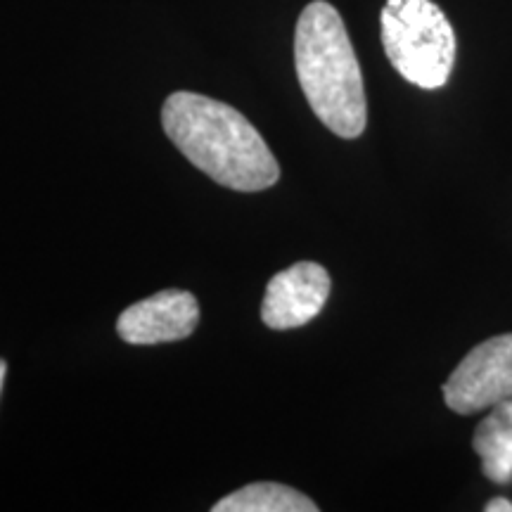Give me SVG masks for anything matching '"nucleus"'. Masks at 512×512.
<instances>
[{"label": "nucleus", "instance_id": "nucleus-3", "mask_svg": "<svg viewBox=\"0 0 512 512\" xmlns=\"http://www.w3.org/2000/svg\"><path fill=\"white\" fill-rule=\"evenodd\" d=\"M382 46L403 79L425 91L446 86L456 64V34L432 0H387Z\"/></svg>", "mask_w": 512, "mask_h": 512}, {"label": "nucleus", "instance_id": "nucleus-5", "mask_svg": "<svg viewBox=\"0 0 512 512\" xmlns=\"http://www.w3.org/2000/svg\"><path fill=\"white\" fill-rule=\"evenodd\" d=\"M330 275L316 261H299L275 273L266 285L261 320L271 330H294L311 323L330 297Z\"/></svg>", "mask_w": 512, "mask_h": 512}, {"label": "nucleus", "instance_id": "nucleus-8", "mask_svg": "<svg viewBox=\"0 0 512 512\" xmlns=\"http://www.w3.org/2000/svg\"><path fill=\"white\" fill-rule=\"evenodd\" d=\"M214 512H318V505L292 486L259 482L233 491L219 503Z\"/></svg>", "mask_w": 512, "mask_h": 512}, {"label": "nucleus", "instance_id": "nucleus-1", "mask_svg": "<svg viewBox=\"0 0 512 512\" xmlns=\"http://www.w3.org/2000/svg\"><path fill=\"white\" fill-rule=\"evenodd\" d=\"M162 126L183 157L223 188L259 192L278 183L280 166L271 147L226 102L190 91L171 93Z\"/></svg>", "mask_w": 512, "mask_h": 512}, {"label": "nucleus", "instance_id": "nucleus-10", "mask_svg": "<svg viewBox=\"0 0 512 512\" xmlns=\"http://www.w3.org/2000/svg\"><path fill=\"white\" fill-rule=\"evenodd\" d=\"M5 375H8V363L0 358V389H3V382H5Z\"/></svg>", "mask_w": 512, "mask_h": 512}, {"label": "nucleus", "instance_id": "nucleus-7", "mask_svg": "<svg viewBox=\"0 0 512 512\" xmlns=\"http://www.w3.org/2000/svg\"><path fill=\"white\" fill-rule=\"evenodd\" d=\"M472 448L482 460L484 477L494 484L512 479V399L491 406V413L479 422Z\"/></svg>", "mask_w": 512, "mask_h": 512}, {"label": "nucleus", "instance_id": "nucleus-2", "mask_svg": "<svg viewBox=\"0 0 512 512\" xmlns=\"http://www.w3.org/2000/svg\"><path fill=\"white\" fill-rule=\"evenodd\" d=\"M294 64L313 114L339 138L361 136L368 124L363 74L342 17L325 0H313L299 17Z\"/></svg>", "mask_w": 512, "mask_h": 512}, {"label": "nucleus", "instance_id": "nucleus-4", "mask_svg": "<svg viewBox=\"0 0 512 512\" xmlns=\"http://www.w3.org/2000/svg\"><path fill=\"white\" fill-rule=\"evenodd\" d=\"M512 399V332L486 339L467 354L444 384L453 413L472 415Z\"/></svg>", "mask_w": 512, "mask_h": 512}, {"label": "nucleus", "instance_id": "nucleus-9", "mask_svg": "<svg viewBox=\"0 0 512 512\" xmlns=\"http://www.w3.org/2000/svg\"><path fill=\"white\" fill-rule=\"evenodd\" d=\"M486 512H512V501L508 498H491L489 503H486Z\"/></svg>", "mask_w": 512, "mask_h": 512}, {"label": "nucleus", "instance_id": "nucleus-6", "mask_svg": "<svg viewBox=\"0 0 512 512\" xmlns=\"http://www.w3.org/2000/svg\"><path fill=\"white\" fill-rule=\"evenodd\" d=\"M200 323V304L185 290H164L128 306L117 320V332L133 347L178 342L190 337Z\"/></svg>", "mask_w": 512, "mask_h": 512}]
</instances>
